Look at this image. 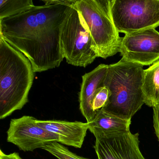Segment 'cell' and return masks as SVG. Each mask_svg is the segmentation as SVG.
Returning <instances> with one entry per match:
<instances>
[{"label": "cell", "instance_id": "obj_1", "mask_svg": "<svg viewBox=\"0 0 159 159\" xmlns=\"http://www.w3.org/2000/svg\"><path fill=\"white\" fill-rule=\"evenodd\" d=\"M76 1L45 0L44 5L0 19V37L30 61L34 72L58 67L64 58L62 28Z\"/></svg>", "mask_w": 159, "mask_h": 159}, {"label": "cell", "instance_id": "obj_2", "mask_svg": "<svg viewBox=\"0 0 159 159\" xmlns=\"http://www.w3.org/2000/svg\"><path fill=\"white\" fill-rule=\"evenodd\" d=\"M34 72L30 61L0 37V119L28 102Z\"/></svg>", "mask_w": 159, "mask_h": 159}, {"label": "cell", "instance_id": "obj_3", "mask_svg": "<svg viewBox=\"0 0 159 159\" xmlns=\"http://www.w3.org/2000/svg\"><path fill=\"white\" fill-rule=\"evenodd\" d=\"M143 66L121 59L108 65L104 86L111 93L105 110L121 118L131 119L145 104L142 90Z\"/></svg>", "mask_w": 159, "mask_h": 159}, {"label": "cell", "instance_id": "obj_4", "mask_svg": "<svg viewBox=\"0 0 159 159\" xmlns=\"http://www.w3.org/2000/svg\"><path fill=\"white\" fill-rule=\"evenodd\" d=\"M112 0H76V5L87 25L98 57L107 59L120 52L122 38L113 23Z\"/></svg>", "mask_w": 159, "mask_h": 159}, {"label": "cell", "instance_id": "obj_5", "mask_svg": "<svg viewBox=\"0 0 159 159\" xmlns=\"http://www.w3.org/2000/svg\"><path fill=\"white\" fill-rule=\"evenodd\" d=\"M75 3L62 28L61 50L68 64L86 67L98 57L89 28L78 11Z\"/></svg>", "mask_w": 159, "mask_h": 159}, {"label": "cell", "instance_id": "obj_6", "mask_svg": "<svg viewBox=\"0 0 159 159\" xmlns=\"http://www.w3.org/2000/svg\"><path fill=\"white\" fill-rule=\"evenodd\" d=\"M111 13L119 33L159 26V0H112Z\"/></svg>", "mask_w": 159, "mask_h": 159}, {"label": "cell", "instance_id": "obj_7", "mask_svg": "<svg viewBox=\"0 0 159 159\" xmlns=\"http://www.w3.org/2000/svg\"><path fill=\"white\" fill-rule=\"evenodd\" d=\"M120 52L124 60L142 66L159 60V32L149 29L125 34Z\"/></svg>", "mask_w": 159, "mask_h": 159}, {"label": "cell", "instance_id": "obj_8", "mask_svg": "<svg viewBox=\"0 0 159 159\" xmlns=\"http://www.w3.org/2000/svg\"><path fill=\"white\" fill-rule=\"evenodd\" d=\"M37 120L30 116L12 119L7 132V141L24 152H32L51 142H59L58 136L38 125Z\"/></svg>", "mask_w": 159, "mask_h": 159}, {"label": "cell", "instance_id": "obj_9", "mask_svg": "<svg viewBox=\"0 0 159 159\" xmlns=\"http://www.w3.org/2000/svg\"><path fill=\"white\" fill-rule=\"evenodd\" d=\"M139 136L129 130L96 139L98 159H146L139 149Z\"/></svg>", "mask_w": 159, "mask_h": 159}, {"label": "cell", "instance_id": "obj_10", "mask_svg": "<svg viewBox=\"0 0 159 159\" xmlns=\"http://www.w3.org/2000/svg\"><path fill=\"white\" fill-rule=\"evenodd\" d=\"M37 123L43 129L58 136L59 143L78 148L82 147L89 129L88 123L80 121L38 120Z\"/></svg>", "mask_w": 159, "mask_h": 159}, {"label": "cell", "instance_id": "obj_11", "mask_svg": "<svg viewBox=\"0 0 159 159\" xmlns=\"http://www.w3.org/2000/svg\"><path fill=\"white\" fill-rule=\"evenodd\" d=\"M108 65L101 64L91 72L82 76L79 94L80 109L88 123L93 121L97 112L93 109L92 103L97 90L104 86Z\"/></svg>", "mask_w": 159, "mask_h": 159}, {"label": "cell", "instance_id": "obj_12", "mask_svg": "<svg viewBox=\"0 0 159 159\" xmlns=\"http://www.w3.org/2000/svg\"><path fill=\"white\" fill-rule=\"evenodd\" d=\"M131 123V119L121 118L102 108L97 112L93 121L88 123V130L98 139L129 131Z\"/></svg>", "mask_w": 159, "mask_h": 159}, {"label": "cell", "instance_id": "obj_13", "mask_svg": "<svg viewBox=\"0 0 159 159\" xmlns=\"http://www.w3.org/2000/svg\"><path fill=\"white\" fill-rule=\"evenodd\" d=\"M142 90L146 105L153 108L159 105V60L144 70Z\"/></svg>", "mask_w": 159, "mask_h": 159}, {"label": "cell", "instance_id": "obj_14", "mask_svg": "<svg viewBox=\"0 0 159 159\" xmlns=\"http://www.w3.org/2000/svg\"><path fill=\"white\" fill-rule=\"evenodd\" d=\"M34 6L32 0H1L0 19L23 13Z\"/></svg>", "mask_w": 159, "mask_h": 159}, {"label": "cell", "instance_id": "obj_15", "mask_svg": "<svg viewBox=\"0 0 159 159\" xmlns=\"http://www.w3.org/2000/svg\"><path fill=\"white\" fill-rule=\"evenodd\" d=\"M42 149L47 151L58 159H90L79 156L58 142H52L45 145Z\"/></svg>", "mask_w": 159, "mask_h": 159}, {"label": "cell", "instance_id": "obj_16", "mask_svg": "<svg viewBox=\"0 0 159 159\" xmlns=\"http://www.w3.org/2000/svg\"><path fill=\"white\" fill-rule=\"evenodd\" d=\"M111 95L110 92L107 87L101 86L97 90L92 103L93 109L97 112L99 110L107 107Z\"/></svg>", "mask_w": 159, "mask_h": 159}, {"label": "cell", "instance_id": "obj_17", "mask_svg": "<svg viewBox=\"0 0 159 159\" xmlns=\"http://www.w3.org/2000/svg\"><path fill=\"white\" fill-rule=\"evenodd\" d=\"M153 127L159 142V105L153 107Z\"/></svg>", "mask_w": 159, "mask_h": 159}, {"label": "cell", "instance_id": "obj_18", "mask_svg": "<svg viewBox=\"0 0 159 159\" xmlns=\"http://www.w3.org/2000/svg\"><path fill=\"white\" fill-rule=\"evenodd\" d=\"M0 159H23L17 152H13L6 154L1 149L0 150Z\"/></svg>", "mask_w": 159, "mask_h": 159}]
</instances>
